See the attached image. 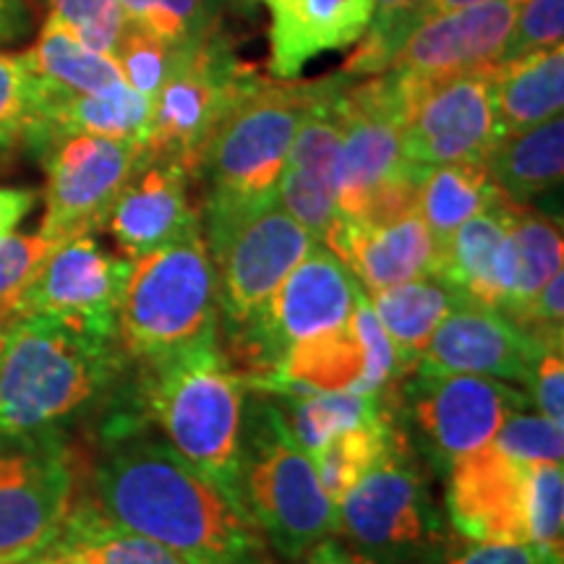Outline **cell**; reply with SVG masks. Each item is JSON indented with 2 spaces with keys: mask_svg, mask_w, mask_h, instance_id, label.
Here are the masks:
<instances>
[{
  "mask_svg": "<svg viewBox=\"0 0 564 564\" xmlns=\"http://www.w3.org/2000/svg\"><path fill=\"white\" fill-rule=\"evenodd\" d=\"M91 502L186 564H272L241 502L171 442L147 434L133 413H116L102 426Z\"/></svg>",
  "mask_w": 564,
  "mask_h": 564,
  "instance_id": "obj_1",
  "label": "cell"
},
{
  "mask_svg": "<svg viewBox=\"0 0 564 564\" xmlns=\"http://www.w3.org/2000/svg\"><path fill=\"white\" fill-rule=\"evenodd\" d=\"M131 364L118 335L58 316H17L0 352V444L66 440L116 405Z\"/></svg>",
  "mask_w": 564,
  "mask_h": 564,
  "instance_id": "obj_2",
  "label": "cell"
},
{
  "mask_svg": "<svg viewBox=\"0 0 564 564\" xmlns=\"http://www.w3.org/2000/svg\"><path fill=\"white\" fill-rule=\"evenodd\" d=\"M246 390L220 340H212L137 366L131 405L139 421H154L162 440L238 499Z\"/></svg>",
  "mask_w": 564,
  "mask_h": 564,
  "instance_id": "obj_3",
  "label": "cell"
},
{
  "mask_svg": "<svg viewBox=\"0 0 564 564\" xmlns=\"http://www.w3.org/2000/svg\"><path fill=\"white\" fill-rule=\"evenodd\" d=\"M236 494L267 544L285 560L299 562L319 541L337 535V507L278 400L246 403Z\"/></svg>",
  "mask_w": 564,
  "mask_h": 564,
  "instance_id": "obj_4",
  "label": "cell"
},
{
  "mask_svg": "<svg viewBox=\"0 0 564 564\" xmlns=\"http://www.w3.org/2000/svg\"><path fill=\"white\" fill-rule=\"evenodd\" d=\"M129 262L118 303V343L131 366L220 337L217 274L202 230Z\"/></svg>",
  "mask_w": 564,
  "mask_h": 564,
  "instance_id": "obj_5",
  "label": "cell"
},
{
  "mask_svg": "<svg viewBox=\"0 0 564 564\" xmlns=\"http://www.w3.org/2000/svg\"><path fill=\"white\" fill-rule=\"evenodd\" d=\"M316 82L259 79L228 110L204 147L196 178L202 215L249 209L278 199L295 131L319 95Z\"/></svg>",
  "mask_w": 564,
  "mask_h": 564,
  "instance_id": "obj_6",
  "label": "cell"
},
{
  "mask_svg": "<svg viewBox=\"0 0 564 564\" xmlns=\"http://www.w3.org/2000/svg\"><path fill=\"white\" fill-rule=\"evenodd\" d=\"M337 535L361 564L442 560L453 535L403 429L337 505Z\"/></svg>",
  "mask_w": 564,
  "mask_h": 564,
  "instance_id": "obj_7",
  "label": "cell"
},
{
  "mask_svg": "<svg viewBox=\"0 0 564 564\" xmlns=\"http://www.w3.org/2000/svg\"><path fill=\"white\" fill-rule=\"evenodd\" d=\"M202 236L215 264L225 337L241 335L262 319L282 280L316 243L278 199L202 215Z\"/></svg>",
  "mask_w": 564,
  "mask_h": 564,
  "instance_id": "obj_8",
  "label": "cell"
},
{
  "mask_svg": "<svg viewBox=\"0 0 564 564\" xmlns=\"http://www.w3.org/2000/svg\"><path fill=\"white\" fill-rule=\"evenodd\" d=\"M390 403L411 447L440 474L489 447L512 413L531 408L523 390L499 379L426 371H411L390 387Z\"/></svg>",
  "mask_w": 564,
  "mask_h": 564,
  "instance_id": "obj_9",
  "label": "cell"
},
{
  "mask_svg": "<svg viewBox=\"0 0 564 564\" xmlns=\"http://www.w3.org/2000/svg\"><path fill=\"white\" fill-rule=\"evenodd\" d=\"M361 285L340 257L316 241L282 280L262 319L225 340V356L249 387H262L293 345L350 322Z\"/></svg>",
  "mask_w": 564,
  "mask_h": 564,
  "instance_id": "obj_10",
  "label": "cell"
},
{
  "mask_svg": "<svg viewBox=\"0 0 564 564\" xmlns=\"http://www.w3.org/2000/svg\"><path fill=\"white\" fill-rule=\"evenodd\" d=\"M259 79L262 76L238 58L236 45L217 24L152 100L147 158L178 162L194 181L212 133Z\"/></svg>",
  "mask_w": 564,
  "mask_h": 564,
  "instance_id": "obj_11",
  "label": "cell"
},
{
  "mask_svg": "<svg viewBox=\"0 0 564 564\" xmlns=\"http://www.w3.org/2000/svg\"><path fill=\"white\" fill-rule=\"evenodd\" d=\"M398 79L403 84L400 141L408 162L421 167L486 162L502 139L486 68L440 79L398 74Z\"/></svg>",
  "mask_w": 564,
  "mask_h": 564,
  "instance_id": "obj_12",
  "label": "cell"
},
{
  "mask_svg": "<svg viewBox=\"0 0 564 564\" xmlns=\"http://www.w3.org/2000/svg\"><path fill=\"white\" fill-rule=\"evenodd\" d=\"M340 150H337V217L361 220L366 204L408 165L400 141L403 84L394 70L350 79L343 76Z\"/></svg>",
  "mask_w": 564,
  "mask_h": 564,
  "instance_id": "obj_13",
  "label": "cell"
},
{
  "mask_svg": "<svg viewBox=\"0 0 564 564\" xmlns=\"http://www.w3.org/2000/svg\"><path fill=\"white\" fill-rule=\"evenodd\" d=\"M144 158V141L76 133L42 154L47 173L40 236L63 243L102 230L126 181Z\"/></svg>",
  "mask_w": 564,
  "mask_h": 564,
  "instance_id": "obj_14",
  "label": "cell"
},
{
  "mask_svg": "<svg viewBox=\"0 0 564 564\" xmlns=\"http://www.w3.org/2000/svg\"><path fill=\"white\" fill-rule=\"evenodd\" d=\"M76 499L66 440L0 444V564L45 552Z\"/></svg>",
  "mask_w": 564,
  "mask_h": 564,
  "instance_id": "obj_15",
  "label": "cell"
},
{
  "mask_svg": "<svg viewBox=\"0 0 564 564\" xmlns=\"http://www.w3.org/2000/svg\"><path fill=\"white\" fill-rule=\"evenodd\" d=\"M129 267V259L112 257L91 236L68 238L55 246L19 295L13 319L45 314L118 335V303Z\"/></svg>",
  "mask_w": 564,
  "mask_h": 564,
  "instance_id": "obj_16",
  "label": "cell"
},
{
  "mask_svg": "<svg viewBox=\"0 0 564 564\" xmlns=\"http://www.w3.org/2000/svg\"><path fill=\"white\" fill-rule=\"evenodd\" d=\"M528 465L494 444L460 457L444 474V512L457 539L478 544H528Z\"/></svg>",
  "mask_w": 564,
  "mask_h": 564,
  "instance_id": "obj_17",
  "label": "cell"
},
{
  "mask_svg": "<svg viewBox=\"0 0 564 564\" xmlns=\"http://www.w3.org/2000/svg\"><path fill=\"white\" fill-rule=\"evenodd\" d=\"M340 87L343 74L322 79L319 95L295 131L278 186L282 209L312 232L319 243L337 217L335 173L343 133L340 108H337Z\"/></svg>",
  "mask_w": 564,
  "mask_h": 564,
  "instance_id": "obj_18",
  "label": "cell"
},
{
  "mask_svg": "<svg viewBox=\"0 0 564 564\" xmlns=\"http://www.w3.org/2000/svg\"><path fill=\"white\" fill-rule=\"evenodd\" d=\"M520 0H491L434 17L415 30L387 70L411 79L481 70L502 61Z\"/></svg>",
  "mask_w": 564,
  "mask_h": 564,
  "instance_id": "obj_19",
  "label": "cell"
},
{
  "mask_svg": "<svg viewBox=\"0 0 564 564\" xmlns=\"http://www.w3.org/2000/svg\"><path fill=\"white\" fill-rule=\"evenodd\" d=\"M539 343L497 308L463 301L444 316L413 371L474 373L507 384H525Z\"/></svg>",
  "mask_w": 564,
  "mask_h": 564,
  "instance_id": "obj_20",
  "label": "cell"
},
{
  "mask_svg": "<svg viewBox=\"0 0 564 564\" xmlns=\"http://www.w3.org/2000/svg\"><path fill=\"white\" fill-rule=\"evenodd\" d=\"M188 183L192 175L178 162L141 158L105 220L126 259L202 230V212L192 204Z\"/></svg>",
  "mask_w": 564,
  "mask_h": 564,
  "instance_id": "obj_21",
  "label": "cell"
},
{
  "mask_svg": "<svg viewBox=\"0 0 564 564\" xmlns=\"http://www.w3.org/2000/svg\"><path fill=\"white\" fill-rule=\"evenodd\" d=\"M272 79H299L324 53L358 45L369 30L373 0H262Z\"/></svg>",
  "mask_w": 564,
  "mask_h": 564,
  "instance_id": "obj_22",
  "label": "cell"
},
{
  "mask_svg": "<svg viewBox=\"0 0 564 564\" xmlns=\"http://www.w3.org/2000/svg\"><path fill=\"white\" fill-rule=\"evenodd\" d=\"M322 243L340 257L366 293L440 272V246L419 212L390 225H361L335 217Z\"/></svg>",
  "mask_w": 564,
  "mask_h": 564,
  "instance_id": "obj_23",
  "label": "cell"
},
{
  "mask_svg": "<svg viewBox=\"0 0 564 564\" xmlns=\"http://www.w3.org/2000/svg\"><path fill=\"white\" fill-rule=\"evenodd\" d=\"M514 207L518 204L502 199L463 223L442 249L436 272L465 301L502 314L518 278V251L510 232Z\"/></svg>",
  "mask_w": 564,
  "mask_h": 564,
  "instance_id": "obj_24",
  "label": "cell"
},
{
  "mask_svg": "<svg viewBox=\"0 0 564 564\" xmlns=\"http://www.w3.org/2000/svg\"><path fill=\"white\" fill-rule=\"evenodd\" d=\"M486 76L502 137L562 116L564 45L499 61L486 68Z\"/></svg>",
  "mask_w": 564,
  "mask_h": 564,
  "instance_id": "obj_25",
  "label": "cell"
},
{
  "mask_svg": "<svg viewBox=\"0 0 564 564\" xmlns=\"http://www.w3.org/2000/svg\"><path fill=\"white\" fill-rule=\"evenodd\" d=\"M366 299L382 322L384 333L390 335L408 373L415 369L444 316L465 301L442 274H423L384 291H373Z\"/></svg>",
  "mask_w": 564,
  "mask_h": 564,
  "instance_id": "obj_26",
  "label": "cell"
},
{
  "mask_svg": "<svg viewBox=\"0 0 564 564\" xmlns=\"http://www.w3.org/2000/svg\"><path fill=\"white\" fill-rule=\"evenodd\" d=\"M486 171L507 199L523 207L560 188L564 175L562 116L499 139L486 158Z\"/></svg>",
  "mask_w": 564,
  "mask_h": 564,
  "instance_id": "obj_27",
  "label": "cell"
},
{
  "mask_svg": "<svg viewBox=\"0 0 564 564\" xmlns=\"http://www.w3.org/2000/svg\"><path fill=\"white\" fill-rule=\"evenodd\" d=\"M47 549L87 564H186L158 541L112 523L91 499H74Z\"/></svg>",
  "mask_w": 564,
  "mask_h": 564,
  "instance_id": "obj_28",
  "label": "cell"
},
{
  "mask_svg": "<svg viewBox=\"0 0 564 564\" xmlns=\"http://www.w3.org/2000/svg\"><path fill=\"white\" fill-rule=\"evenodd\" d=\"M502 199L507 196L499 192L486 171V162H447V165H434L423 171L419 215L432 230L442 253L463 223Z\"/></svg>",
  "mask_w": 564,
  "mask_h": 564,
  "instance_id": "obj_29",
  "label": "cell"
},
{
  "mask_svg": "<svg viewBox=\"0 0 564 564\" xmlns=\"http://www.w3.org/2000/svg\"><path fill=\"white\" fill-rule=\"evenodd\" d=\"M288 403V429L295 442L316 455L333 436L348 429L366 426L392 411L390 390L384 392H312V394H278ZM282 408V405H280Z\"/></svg>",
  "mask_w": 564,
  "mask_h": 564,
  "instance_id": "obj_30",
  "label": "cell"
},
{
  "mask_svg": "<svg viewBox=\"0 0 564 564\" xmlns=\"http://www.w3.org/2000/svg\"><path fill=\"white\" fill-rule=\"evenodd\" d=\"M24 58L34 74L45 82L58 84L63 89L84 91V95L108 91L126 82L116 61L87 51L79 40L70 37L51 19H45L37 40L24 53Z\"/></svg>",
  "mask_w": 564,
  "mask_h": 564,
  "instance_id": "obj_31",
  "label": "cell"
},
{
  "mask_svg": "<svg viewBox=\"0 0 564 564\" xmlns=\"http://www.w3.org/2000/svg\"><path fill=\"white\" fill-rule=\"evenodd\" d=\"M510 232L518 251V278L507 303L505 316L514 319L523 308L535 299V293L546 285L554 274L562 272L564 267V238L562 225L554 223L552 217L541 215L531 207L512 209Z\"/></svg>",
  "mask_w": 564,
  "mask_h": 564,
  "instance_id": "obj_32",
  "label": "cell"
},
{
  "mask_svg": "<svg viewBox=\"0 0 564 564\" xmlns=\"http://www.w3.org/2000/svg\"><path fill=\"white\" fill-rule=\"evenodd\" d=\"M398 429L400 423L390 411L379 421L348 429V432L333 436L312 457L322 489L327 491V497L333 499L335 507L343 502V497L352 486L361 481L366 470L387 453Z\"/></svg>",
  "mask_w": 564,
  "mask_h": 564,
  "instance_id": "obj_33",
  "label": "cell"
},
{
  "mask_svg": "<svg viewBox=\"0 0 564 564\" xmlns=\"http://www.w3.org/2000/svg\"><path fill=\"white\" fill-rule=\"evenodd\" d=\"M133 30L150 34L173 51H192L215 30V0H121Z\"/></svg>",
  "mask_w": 564,
  "mask_h": 564,
  "instance_id": "obj_34",
  "label": "cell"
},
{
  "mask_svg": "<svg viewBox=\"0 0 564 564\" xmlns=\"http://www.w3.org/2000/svg\"><path fill=\"white\" fill-rule=\"evenodd\" d=\"M429 0H373V17L369 30L358 45H352L350 58L340 74L350 79L377 76L392 66L394 55L405 45Z\"/></svg>",
  "mask_w": 564,
  "mask_h": 564,
  "instance_id": "obj_35",
  "label": "cell"
},
{
  "mask_svg": "<svg viewBox=\"0 0 564 564\" xmlns=\"http://www.w3.org/2000/svg\"><path fill=\"white\" fill-rule=\"evenodd\" d=\"M525 533L552 564H564V476L562 463L528 465Z\"/></svg>",
  "mask_w": 564,
  "mask_h": 564,
  "instance_id": "obj_36",
  "label": "cell"
},
{
  "mask_svg": "<svg viewBox=\"0 0 564 564\" xmlns=\"http://www.w3.org/2000/svg\"><path fill=\"white\" fill-rule=\"evenodd\" d=\"M47 17L91 53L116 61L129 32L121 0H42Z\"/></svg>",
  "mask_w": 564,
  "mask_h": 564,
  "instance_id": "obj_37",
  "label": "cell"
},
{
  "mask_svg": "<svg viewBox=\"0 0 564 564\" xmlns=\"http://www.w3.org/2000/svg\"><path fill=\"white\" fill-rule=\"evenodd\" d=\"M42 82L24 53H0V158L24 147L37 116Z\"/></svg>",
  "mask_w": 564,
  "mask_h": 564,
  "instance_id": "obj_38",
  "label": "cell"
},
{
  "mask_svg": "<svg viewBox=\"0 0 564 564\" xmlns=\"http://www.w3.org/2000/svg\"><path fill=\"white\" fill-rule=\"evenodd\" d=\"M192 51H173V47L162 45L160 40L150 37V34L129 26L121 47H118L116 63L131 89H137L139 95L154 100L158 91L173 76V70L181 66V61Z\"/></svg>",
  "mask_w": 564,
  "mask_h": 564,
  "instance_id": "obj_39",
  "label": "cell"
},
{
  "mask_svg": "<svg viewBox=\"0 0 564 564\" xmlns=\"http://www.w3.org/2000/svg\"><path fill=\"white\" fill-rule=\"evenodd\" d=\"M491 444L514 463H562L564 432L562 423L549 421L546 415L518 411L502 423Z\"/></svg>",
  "mask_w": 564,
  "mask_h": 564,
  "instance_id": "obj_40",
  "label": "cell"
},
{
  "mask_svg": "<svg viewBox=\"0 0 564 564\" xmlns=\"http://www.w3.org/2000/svg\"><path fill=\"white\" fill-rule=\"evenodd\" d=\"M53 243L45 236H6L0 238V319L13 322L19 295L37 274L40 264L51 257Z\"/></svg>",
  "mask_w": 564,
  "mask_h": 564,
  "instance_id": "obj_41",
  "label": "cell"
},
{
  "mask_svg": "<svg viewBox=\"0 0 564 564\" xmlns=\"http://www.w3.org/2000/svg\"><path fill=\"white\" fill-rule=\"evenodd\" d=\"M564 0H520L502 61L562 45Z\"/></svg>",
  "mask_w": 564,
  "mask_h": 564,
  "instance_id": "obj_42",
  "label": "cell"
},
{
  "mask_svg": "<svg viewBox=\"0 0 564 564\" xmlns=\"http://www.w3.org/2000/svg\"><path fill=\"white\" fill-rule=\"evenodd\" d=\"M564 343H544L525 379V398L535 413L564 426Z\"/></svg>",
  "mask_w": 564,
  "mask_h": 564,
  "instance_id": "obj_43",
  "label": "cell"
},
{
  "mask_svg": "<svg viewBox=\"0 0 564 564\" xmlns=\"http://www.w3.org/2000/svg\"><path fill=\"white\" fill-rule=\"evenodd\" d=\"M440 564H552L531 544H478L449 539Z\"/></svg>",
  "mask_w": 564,
  "mask_h": 564,
  "instance_id": "obj_44",
  "label": "cell"
},
{
  "mask_svg": "<svg viewBox=\"0 0 564 564\" xmlns=\"http://www.w3.org/2000/svg\"><path fill=\"white\" fill-rule=\"evenodd\" d=\"M37 204V192L26 186H0V238L11 236Z\"/></svg>",
  "mask_w": 564,
  "mask_h": 564,
  "instance_id": "obj_45",
  "label": "cell"
},
{
  "mask_svg": "<svg viewBox=\"0 0 564 564\" xmlns=\"http://www.w3.org/2000/svg\"><path fill=\"white\" fill-rule=\"evenodd\" d=\"M34 19L26 0H0V45L26 40L32 34Z\"/></svg>",
  "mask_w": 564,
  "mask_h": 564,
  "instance_id": "obj_46",
  "label": "cell"
},
{
  "mask_svg": "<svg viewBox=\"0 0 564 564\" xmlns=\"http://www.w3.org/2000/svg\"><path fill=\"white\" fill-rule=\"evenodd\" d=\"M303 564H361V560L352 556L333 535V539L319 541L312 552L303 556Z\"/></svg>",
  "mask_w": 564,
  "mask_h": 564,
  "instance_id": "obj_47",
  "label": "cell"
},
{
  "mask_svg": "<svg viewBox=\"0 0 564 564\" xmlns=\"http://www.w3.org/2000/svg\"><path fill=\"white\" fill-rule=\"evenodd\" d=\"M478 3H491V0H429V3L423 6L421 17H419V26L423 24V21L442 17V13H449V11H457V9H468V6H478ZM419 26H415V30H419Z\"/></svg>",
  "mask_w": 564,
  "mask_h": 564,
  "instance_id": "obj_48",
  "label": "cell"
},
{
  "mask_svg": "<svg viewBox=\"0 0 564 564\" xmlns=\"http://www.w3.org/2000/svg\"><path fill=\"white\" fill-rule=\"evenodd\" d=\"M21 564H87V562H79V560H74V556H66V554H58V552H51V549H45V552L34 554Z\"/></svg>",
  "mask_w": 564,
  "mask_h": 564,
  "instance_id": "obj_49",
  "label": "cell"
},
{
  "mask_svg": "<svg viewBox=\"0 0 564 564\" xmlns=\"http://www.w3.org/2000/svg\"><path fill=\"white\" fill-rule=\"evenodd\" d=\"M9 324L11 322L0 319V352H3V343H6V333H9Z\"/></svg>",
  "mask_w": 564,
  "mask_h": 564,
  "instance_id": "obj_50",
  "label": "cell"
},
{
  "mask_svg": "<svg viewBox=\"0 0 564 564\" xmlns=\"http://www.w3.org/2000/svg\"><path fill=\"white\" fill-rule=\"evenodd\" d=\"M394 564H440V562H394Z\"/></svg>",
  "mask_w": 564,
  "mask_h": 564,
  "instance_id": "obj_51",
  "label": "cell"
},
{
  "mask_svg": "<svg viewBox=\"0 0 564 564\" xmlns=\"http://www.w3.org/2000/svg\"><path fill=\"white\" fill-rule=\"evenodd\" d=\"M215 3H217V6H220V3H223V0H215ZM236 3H249V0H236Z\"/></svg>",
  "mask_w": 564,
  "mask_h": 564,
  "instance_id": "obj_52",
  "label": "cell"
},
{
  "mask_svg": "<svg viewBox=\"0 0 564 564\" xmlns=\"http://www.w3.org/2000/svg\"><path fill=\"white\" fill-rule=\"evenodd\" d=\"M37 3H40V6H42V0H37Z\"/></svg>",
  "mask_w": 564,
  "mask_h": 564,
  "instance_id": "obj_53",
  "label": "cell"
}]
</instances>
